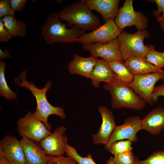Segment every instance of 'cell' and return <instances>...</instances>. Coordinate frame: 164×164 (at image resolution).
<instances>
[{
	"label": "cell",
	"instance_id": "6da1fadb",
	"mask_svg": "<svg viewBox=\"0 0 164 164\" xmlns=\"http://www.w3.org/2000/svg\"><path fill=\"white\" fill-rule=\"evenodd\" d=\"M27 73L26 70L22 71L18 77L14 78V82L20 87L26 88L32 93L35 97L37 104L36 109L33 113V115L43 122L50 131L52 127L48 122L49 116L54 114L62 119H64L66 117L64 110L60 106L54 107L47 100L46 93L52 87L51 82L50 81H47L43 88L39 89L32 82H29L27 80Z\"/></svg>",
	"mask_w": 164,
	"mask_h": 164
},
{
	"label": "cell",
	"instance_id": "7a4b0ae2",
	"mask_svg": "<svg viewBox=\"0 0 164 164\" xmlns=\"http://www.w3.org/2000/svg\"><path fill=\"white\" fill-rule=\"evenodd\" d=\"M67 26H75L84 31H92L101 26L99 16L94 14L85 0H79L65 6L57 13Z\"/></svg>",
	"mask_w": 164,
	"mask_h": 164
},
{
	"label": "cell",
	"instance_id": "3957f363",
	"mask_svg": "<svg viewBox=\"0 0 164 164\" xmlns=\"http://www.w3.org/2000/svg\"><path fill=\"white\" fill-rule=\"evenodd\" d=\"M59 18L57 13L53 12L47 16L41 28L42 36L48 45L58 42L77 43V39L85 32L75 26L69 28Z\"/></svg>",
	"mask_w": 164,
	"mask_h": 164
},
{
	"label": "cell",
	"instance_id": "277c9868",
	"mask_svg": "<svg viewBox=\"0 0 164 164\" xmlns=\"http://www.w3.org/2000/svg\"><path fill=\"white\" fill-rule=\"evenodd\" d=\"M103 88L111 94V104L114 109L125 108L140 111L146 107V103L128 84L116 81L105 83Z\"/></svg>",
	"mask_w": 164,
	"mask_h": 164
},
{
	"label": "cell",
	"instance_id": "5b68a950",
	"mask_svg": "<svg viewBox=\"0 0 164 164\" xmlns=\"http://www.w3.org/2000/svg\"><path fill=\"white\" fill-rule=\"evenodd\" d=\"M150 36L148 31L145 29L138 31L133 34L121 32L118 39L123 60L125 61L133 56L145 58L149 48V45H144L143 41Z\"/></svg>",
	"mask_w": 164,
	"mask_h": 164
},
{
	"label": "cell",
	"instance_id": "8992f818",
	"mask_svg": "<svg viewBox=\"0 0 164 164\" xmlns=\"http://www.w3.org/2000/svg\"><path fill=\"white\" fill-rule=\"evenodd\" d=\"M17 124V129L20 136L38 142H40L51 133L43 122L29 111L18 120Z\"/></svg>",
	"mask_w": 164,
	"mask_h": 164
},
{
	"label": "cell",
	"instance_id": "52a82bcc",
	"mask_svg": "<svg viewBox=\"0 0 164 164\" xmlns=\"http://www.w3.org/2000/svg\"><path fill=\"white\" fill-rule=\"evenodd\" d=\"M164 80V71L142 75H134L129 84L135 93L145 103L153 104L152 94L156 83Z\"/></svg>",
	"mask_w": 164,
	"mask_h": 164
},
{
	"label": "cell",
	"instance_id": "ba28073f",
	"mask_svg": "<svg viewBox=\"0 0 164 164\" xmlns=\"http://www.w3.org/2000/svg\"><path fill=\"white\" fill-rule=\"evenodd\" d=\"M142 129V119L139 116L127 117L122 125L116 126L108 143L104 145L105 149L109 151L114 143L125 139L136 142L138 141L137 133Z\"/></svg>",
	"mask_w": 164,
	"mask_h": 164
},
{
	"label": "cell",
	"instance_id": "9c48e42d",
	"mask_svg": "<svg viewBox=\"0 0 164 164\" xmlns=\"http://www.w3.org/2000/svg\"><path fill=\"white\" fill-rule=\"evenodd\" d=\"M132 2V0L124 2L115 18V23L121 30L126 27L133 26L138 31L145 30L147 27L148 19L141 12L134 10Z\"/></svg>",
	"mask_w": 164,
	"mask_h": 164
},
{
	"label": "cell",
	"instance_id": "30bf717a",
	"mask_svg": "<svg viewBox=\"0 0 164 164\" xmlns=\"http://www.w3.org/2000/svg\"><path fill=\"white\" fill-rule=\"evenodd\" d=\"M122 30L114 20H110L98 28L88 33H84L77 40L82 45L94 43H106L118 37Z\"/></svg>",
	"mask_w": 164,
	"mask_h": 164
},
{
	"label": "cell",
	"instance_id": "8fae6325",
	"mask_svg": "<svg viewBox=\"0 0 164 164\" xmlns=\"http://www.w3.org/2000/svg\"><path fill=\"white\" fill-rule=\"evenodd\" d=\"M67 130L65 126H59L40 142L46 154L57 156L66 153L68 137L64 134Z\"/></svg>",
	"mask_w": 164,
	"mask_h": 164
},
{
	"label": "cell",
	"instance_id": "7c38bea8",
	"mask_svg": "<svg viewBox=\"0 0 164 164\" xmlns=\"http://www.w3.org/2000/svg\"><path fill=\"white\" fill-rule=\"evenodd\" d=\"M82 48L89 51L91 55L100 57L108 61L114 60L123 61L118 38L106 43H94L83 45Z\"/></svg>",
	"mask_w": 164,
	"mask_h": 164
},
{
	"label": "cell",
	"instance_id": "4fadbf2b",
	"mask_svg": "<svg viewBox=\"0 0 164 164\" xmlns=\"http://www.w3.org/2000/svg\"><path fill=\"white\" fill-rule=\"evenodd\" d=\"M98 109L102 118V122L98 132L92 135V139L95 145L102 144L105 145L116 125L114 114L108 108L101 106Z\"/></svg>",
	"mask_w": 164,
	"mask_h": 164
},
{
	"label": "cell",
	"instance_id": "5bb4252c",
	"mask_svg": "<svg viewBox=\"0 0 164 164\" xmlns=\"http://www.w3.org/2000/svg\"><path fill=\"white\" fill-rule=\"evenodd\" d=\"M0 149L11 164H26L20 141L15 137L5 135L0 141Z\"/></svg>",
	"mask_w": 164,
	"mask_h": 164
},
{
	"label": "cell",
	"instance_id": "9a60e30c",
	"mask_svg": "<svg viewBox=\"0 0 164 164\" xmlns=\"http://www.w3.org/2000/svg\"><path fill=\"white\" fill-rule=\"evenodd\" d=\"M20 140L26 164H47L48 155L42 148L40 142L23 136Z\"/></svg>",
	"mask_w": 164,
	"mask_h": 164
},
{
	"label": "cell",
	"instance_id": "2e32d148",
	"mask_svg": "<svg viewBox=\"0 0 164 164\" xmlns=\"http://www.w3.org/2000/svg\"><path fill=\"white\" fill-rule=\"evenodd\" d=\"M73 56V59L68 65V70L70 74L90 78L93 69L99 60L91 55L86 57L80 56L76 53H74Z\"/></svg>",
	"mask_w": 164,
	"mask_h": 164
},
{
	"label": "cell",
	"instance_id": "e0dca14e",
	"mask_svg": "<svg viewBox=\"0 0 164 164\" xmlns=\"http://www.w3.org/2000/svg\"><path fill=\"white\" fill-rule=\"evenodd\" d=\"M90 9L95 10L102 16L104 22L114 20L118 13V0H85Z\"/></svg>",
	"mask_w": 164,
	"mask_h": 164
},
{
	"label": "cell",
	"instance_id": "ac0fdd59",
	"mask_svg": "<svg viewBox=\"0 0 164 164\" xmlns=\"http://www.w3.org/2000/svg\"><path fill=\"white\" fill-rule=\"evenodd\" d=\"M142 129L153 135H159L164 129V109L154 108L142 119Z\"/></svg>",
	"mask_w": 164,
	"mask_h": 164
},
{
	"label": "cell",
	"instance_id": "d6986e66",
	"mask_svg": "<svg viewBox=\"0 0 164 164\" xmlns=\"http://www.w3.org/2000/svg\"><path fill=\"white\" fill-rule=\"evenodd\" d=\"M90 78L92 85L95 88L99 87L101 82L110 83L116 81L115 75L110 66L102 59L99 60L94 68Z\"/></svg>",
	"mask_w": 164,
	"mask_h": 164
},
{
	"label": "cell",
	"instance_id": "ffe728a7",
	"mask_svg": "<svg viewBox=\"0 0 164 164\" xmlns=\"http://www.w3.org/2000/svg\"><path fill=\"white\" fill-rule=\"evenodd\" d=\"M124 62L134 75L163 71L161 68L150 63L144 57L133 56Z\"/></svg>",
	"mask_w": 164,
	"mask_h": 164
},
{
	"label": "cell",
	"instance_id": "44dd1931",
	"mask_svg": "<svg viewBox=\"0 0 164 164\" xmlns=\"http://www.w3.org/2000/svg\"><path fill=\"white\" fill-rule=\"evenodd\" d=\"M107 62L114 74L116 81L128 84L132 81L134 75L125 62L120 60Z\"/></svg>",
	"mask_w": 164,
	"mask_h": 164
},
{
	"label": "cell",
	"instance_id": "7402d4cb",
	"mask_svg": "<svg viewBox=\"0 0 164 164\" xmlns=\"http://www.w3.org/2000/svg\"><path fill=\"white\" fill-rule=\"evenodd\" d=\"M4 25L12 37H25L27 33L26 23L16 19L14 16H7L1 19Z\"/></svg>",
	"mask_w": 164,
	"mask_h": 164
},
{
	"label": "cell",
	"instance_id": "603a6c76",
	"mask_svg": "<svg viewBox=\"0 0 164 164\" xmlns=\"http://www.w3.org/2000/svg\"><path fill=\"white\" fill-rule=\"evenodd\" d=\"M6 63L0 61V96L8 101L14 100L17 94L13 91L8 86L5 77Z\"/></svg>",
	"mask_w": 164,
	"mask_h": 164
},
{
	"label": "cell",
	"instance_id": "cb8c5ba5",
	"mask_svg": "<svg viewBox=\"0 0 164 164\" xmlns=\"http://www.w3.org/2000/svg\"><path fill=\"white\" fill-rule=\"evenodd\" d=\"M67 151L66 156L70 157L77 162L78 164H97L92 158V155L88 154L86 157L81 156L78 153L74 147L66 142ZM107 164H116L111 157L107 162Z\"/></svg>",
	"mask_w": 164,
	"mask_h": 164
},
{
	"label": "cell",
	"instance_id": "d4e9b609",
	"mask_svg": "<svg viewBox=\"0 0 164 164\" xmlns=\"http://www.w3.org/2000/svg\"><path fill=\"white\" fill-rule=\"evenodd\" d=\"M149 50L145 58L150 63L158 67H164V57L162 52L155 50L152 45H149Z\"/></svg>",
	"mask_w": 164,
	"mask_h": 164
},
{
	"label": "cell",
	"instance_id": "484cf974",
	"mask_svg": "<svg viewBox=\"0 0 164 164\" xmlns=\"http://www.w3.org/2000/svg\"><path fill=\"white\" fill-rule=\"evenodd\" d=\"M132 141L128 140L116 142L112 145L109 152L115 155L132 151Z\"/></svg>",
	"mask_w": 164,
	"mask_h": 164
},
{
	"label": "cell",
	"instance_id": "4316f807",
	"mask_svg": "<svg viewBox=\"0 0 164 164\" xmlns=\"http://www.w3.org/2000/svg\"><path fill=\"white\" fill-rule=\"evenodd\" d=\"M111 158L116 164H135L136 160L132 151L124 152Z\"/></svg>",
	"mask_w": 164,
	"mask_h": 164
},
{
	"label": "cell",
	"instance_id": "83f0119b",
	"mask_svg": "<svg viewBox=\"0 0 164 164\" xmlns=\"http://www.w3.org/2000/svg\"><path fill=\"white\" fill-rule=\"evenodd\" d=\"M138 161L141 164H164V150L154 152L145 159Z\"/></svg>",
	"mask_w": 164,
	"mask_h": 164
},
{
	"label": "cell",
	"instance_id": "f1b7e54d",
	"mask_svg": "<svg viewBox=\"0 0 164 164\" xmlns=\"http://www.w3.org/2000/svg\"><path fill=\"white\" fill-rule=\"evenodd\" d=\"M75 160L72 158L63 155L55 156L48 155L47 164H77Z\"/></svg>",
	"mask_w": 164,
	"mask_h": 164
},
{
	"label": "cell",
	"instance_id": "f546056e",
	"mask_svg": "<svg viewBox=\"0 0 164 164\" xmlns=\"http://www.w3.org/2000/svg\"><path fill=\"white\" fill-rule=\"evenodd\" d=\"M15 12L12 9L9 0L0 1V19L7 16H14Z\"/></svg>",
	"mask_w": 164,
	"mask_h": 164
},
{
	"label": "cell",
	"instance_id": "4dcf8cb0",
	"mask_svg": "<svg viewBox=\"0 0 164 164\" xmlns=\"http://www.w3.org/2000/svg\"><path fill=\"white\" fill-rule=\"evenodd\" d=\"M12 36L5 28L1 19H0V42L7 43Z\"/></svg>",
	"mask_w": 164,
	"mask_h": 164
},
{
	"label": "cell",
	"instance_id": "1f68e13d",
	"mask_svg": "<svg viewBox=\"0 0 164 164\" xmlns=\"http://www.w3.org/2000/svg\"><path fill=\"white\" fill-rule=\"evenodd\" d=\"M27 0H10L12 9L15 12H22L24 10Z\"/></svg>",
	"mask_w": 164,
	"mask_h": 164
},
{
	"label": "cell",
	"instance_id": "d6a6232c",
	"mask_svg": "<svg viewBox=\"0 0 164 164\" xmlns=\"http://www.w3.org/2000/svg\"><path fill=\"white\" fill-rule=\"evenodd\" d=\"M164 96V83L155 87L152 94V99L153 103L158 101L159 97Z\"/></svg>",
	"mask_w": 164,
	"mask_h": 164
},
{
	"label": "cell",
	"instance_id": "836d02e7",
	"mask_svg": "<svg viewBox=\"0 0 164 164\" xmlns=\"http://www.w3.org/2000/svg\"><path fill=\"white\" fill-rule=\"evenodd\" d=\"M152 1L155 2L157 5V9L153 11L152 14L157 19L160 17L161 13H164V0H154Z\"/></svg>",
	"mask_w": 164,
	"mask_h": 164
},
{
	"label": "cell",
	"instance_id": "e575fe53",
	"mask_svg": "<svg viewBox=\"0 0 164 164\" xmlns=\"http://www.w3.org/2000/svg\"><path fill=\"white\" fill-rule=\"evenodd\" d=\"M11 55L7 50H5L4 51H3L1 48H0V59H3L10 57Z\"/></svg>",
	"mask_w": 164,
	"mask_h": 164
},
{
	"label": "cell",
	"instance_id": "d590c367",
	"mask_svg": "<svg viewBox=\"0 0 164 164\" xmlns=\"http://www.w3.org/2000/svg\"><path fill=\"white\" fill-rule=\"evenodd\" d=\"M0 164H11L4 156L0 149Z\"/></svg>",
	"mask_w": 164,
	"mask_h": 164
},
{
	"label": "cell",
	"instance_id": "8d00e7d4",
	"mask_svg": "<svg viewBox=\"0 0 164 164\" xmlns=\"http://www.w3.org/2000/svg\"><path fill=\"white\" fill-rule=\"evenodd\" d=\"M157 20L161 28L164 32V13H162V15Z\"/></svg>",
	"mask_w": 164,
	"mask_h": 164
},
{
	"label": "cell",
	"instance_id": "74e56055",
	"mask_svg": "<svg viewBox=\"0 0 164 164\" xmlns=\"http://www.w3.org/2000/svg\"><path fill=\"white\" fill-rule=\"evenodd\" d=\"M135 164H141L138 161V160L137 159H136V161L135 162Z\"/></svg>",
	"mask_w": 164,
	"mask_h": 164
},
{
	"label": "cell",
	"instance_id": "f35d334b",
	"mask_svg": "<svg viewBox=\"0 0 164 164\" xmlns=\"http://www.w3.org/2000/svg\"><path fill=\"white\" fill-rule=\"evenodd\" d=\"M162 55H163V57H164V51L162 52Z\"/></svg>",
	"mask_w": 164,
	"mask_h": 164
}]
</instances>
